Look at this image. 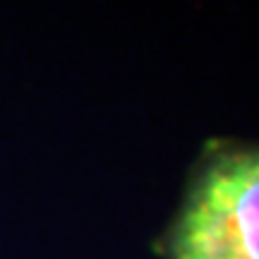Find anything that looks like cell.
Returning <instances> with one entry per match:
<instances>
[{"label": "cell", "mask_w": 259, "mask_h": 259, "mask_svg": "<svg viewBox=\"0 0 259 259\" xmlns=\"http://www.w3.org/2000/svg\"><path fill=\"white\" fill-rule=\"evenodd\" d=\"M173 259H259V151L216 158L194 183Z\"/></svg>", "instance_id": "1"}]
</instances>
